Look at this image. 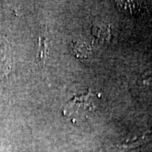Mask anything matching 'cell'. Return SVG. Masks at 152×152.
Returning a JSON list of instances; mask_svg holds the SVG:
<instances>
[{
	"label": "cell",
	"mask_w": 152,
	"mask_h": 152,
	"mask_svg": "<svg viewBox=\"0 0 152 152\" xmlns=\"http://www.w3.org/2000/svg\"><path fill=\"white\" fill-rule=\"evenodd\" d=\"M74 54L80 60H84L91 54V47L87 43L74 42L73 46Z\"/></svg>",
	"instance_id": "277c9868"
},
{
	"label": "cell",
	"mask_w": 152,
	"mask_h": 152,
	"mask_svg": "<svg viewBox=\"0 0 152 152\" xmlns=\"http://www.w3.org/2000/svg\"><path fill=\"white\" fill-rule=\"evenodd\" d=\"M144 138H145V137L142 136L140 137L132 138L131 140H127L126 141L116 146L117 150L118 151V152H121L137 147V146L140 145L144 142Z\"/></svg>",
	"instance_id": "5b68a950"
},
{
	"label": "cell",
	"mask_w": 152,
	"mask_h": 152,
	"mask_svg": "<svg viewBox=\"0 0 152 152\" xmlns=\"http://www.w3.org/2000/svg\"><path fill=\"white\" fill-rule=\"evenodd\" d=\"M119 9L130 15H137L143 13L144 4L140 1H116Z\"/></svg>",
	"instance_id": "3957f363"
},
{
	"label": "cell",
	"mask_w": 152,
	"mask_h": 152,
	"mask_svg": "<svg viewBox=\"0 0 152 152\" xmlns=\"http://www.w3.org/2000/svg\"><path fill=\"white\" fill-rule=\"evenodd\" d=\"M93 95L89 89L87 94L75 96L67 104L64 110L66 115H73L75 116L92 112L94 110Z\"/></svg>",
	"instance_id": "6da1fadb"
},
{
	"label": "cell",
	"mask_w": 152,
	"mask_h": 152,
	"mask_svg": "<svg viewBox=\"0 0 152 152\" xmlns=\"http://www.w3.org/2000/svg\"><path fill=\"white\" fill-rule=\"evenodd\" d=\"M47 56V47L46 39L44 37H39L37 42V60L39 62H45Z\"/></svg>",
	"instance_id": "8992f818"
},
{
	"label": "cell",
	"mask_w": 152,
	"mask_h": 152,
	"mask_svg": "<svg viewBox=\"0 0 152 152\" xmlns=\"http://www.w3.org/2000/svg\"><path fill=\"white\" fill-rule=\"evenodd\" d=\"M12 67V54L9 42L0 39V76L7 75Z\"/></svg>",
	"instance_id": "7a4b0ae2"
},
{
	"label": "cell",
	"mask_w": 152,
	"mask_h": 152,
	"mask_svg": "<svg viewBox=\"0 0 152 152\" xmlns=\"http://www.w3.org/2000/svg\"><path fill=\"white\" fill-rule=\"evenodd\" d=\"M93 33L96 37L103 40H108L110 35L109 28L105 26H97L93 28Z\"/></svg>",
	"instance_id": "52a82bcc"
}]
</instances>
